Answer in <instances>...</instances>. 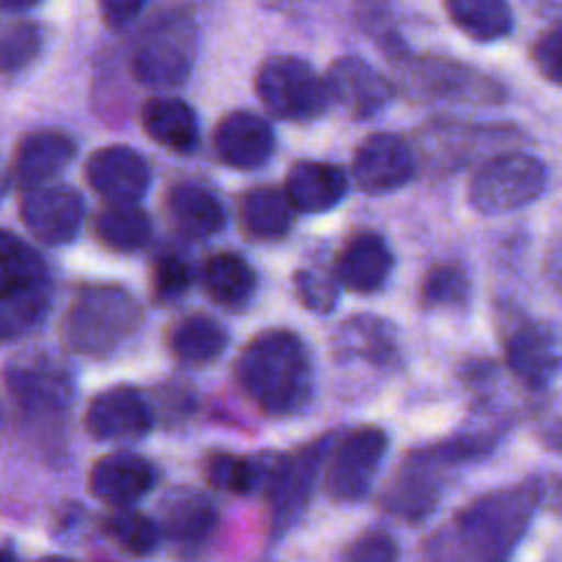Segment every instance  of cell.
I'll return each instance as SVG.
<instances>
[{
  "instance_id": "cell-1",
  "label": "cell",
  "mask_w": 562,
  "mask_h": 562,
  "mask_svg": "<svg viewBox=\"0 0 562 562\" xmlns=\"http://www.w3.org/2000/svg\"><path fill=\"white\" fill-rule=\"evenodd\" d=\"M547 497L541 477L481 494L428 541V558L494 562L508 560L527 536L538 505Z\"/></svg>"
},
{
  "instance_id": "cell-2",
  "label": "cell",
  "mask_w": 562,
  "mask_h": 562,
  "mask_svg": "<svg viewBox=\"0 0 562 562\" xmlns=\"http://www.w3.org/2000/svg\"><path fill=\"white\" fill-rule=\"evenodd\" d=\"M234 379L247 401L267 417H294L313 398L311 349L291 329H263L239 351Z\"/></svg>"
},
{
  "instance_id": "cell-3",
  "label": "cell",
  "mask_w": 562,
  "mask_h": 562,
  "mask_svg": "<svg viewBox=\"0 0 562 562\" xmlns=\"http://www.w3.org/2000/svg\"><path fill=\"white\" fill-rule=\"evenodd\" d=\"M5 395L20 431L38 450L49 453L64 448V431L69 428V409L75 401L66 366L42 351L14 357L5 366Z\"/></svg>"
},
{
  "instance_id": "cell-4",
  "label": "cell",
  "mask_w": 562,
  "mask_h": 562,
  "mask_svg": "<svg viewBox=\"0 0 562 562\" xmlns=\"http://www.w3.org/2000/svg\"><path fill=\"white\" fill-rule=\"evenodd\" d=\"M143 307L124 285L82 283L64 316L66 349L102 360L119 351L140 329Z\"/></svg>"
},
{
  "instance_id": "cell-5",
  "label": "cell",
  "mask_w": 562,
  "mask_h": 562,
  "mask_svg": "<svg viewBox=\"0 0 562 562\" xmlns=\"http://www.w3.org/2000/svg\"><path fill=\"white\" fill-rule=\"evenodd\" d=\"M53 305L47 261L11 231L0 234V338H27L42 327Z\"/></svg>"
},
{
  "instance_id": "cell-6",
  "label": "cell",
  "mask_w": 562,
  "mask_h": 562,
  "mask_svg": "<svg viewBox=\"0 0 562 562\" xmlns=\"http://www.w3.org/2000/svg\"><path fill=\"white\" fill-rule=\"evenodd\" d=\"M398 64L401 88L417 102L448 104H499L508 99V88L497 77L461 60L442 55H409L393 60Z\"/></svg>"
},
{
  "instance_id": "cell-7",
  "label": "cell",
  "mask_w": 562,
  "mask_h": 562,
  "mask_svg": "<svg viewBox=\"0 0 562 562\" xmlns=\"http://www.w3.org/2000/svg\"><path fill=\"white\" fill-rule=\"evenodd\" d=\"M335 442H338L335 434H324V437L313 439L311 445H302L294 453L278 456L267 464L263 488H267L272 543H278V538H283L307 510L318 472L327 464Z\"/></svg>"
},
{
  "instance_id": "cell-8",
  "label": "cell",
  "mask_w": 562,
  "mask_h": 562,
  "mask_svg": "<svg viewBox=\"0 0 562 562\" xmlns=\"http://www.w3.org/2000/svg\"><path fill=\"white\" fill-rule=\"evenodd\" d=\"M549 168L541 157L527 151H499L477 165L470 179L467 201L483 217L530 206L547 192Z\"/></svg>"
},
{
  "instance_id": "cell-9",
  "label": "cell",
  "mask_w": 562,
  "mask_h": 562,
  "mask_svg": "<svg viewBox=\"0 0 562 562\" xmlns=\"http://www.w3.org/2000/svg\"><path fill=\"white\" fill-rule=\"evenodd\" d=\"M198 58V25L184 11H165L137 38L132 75L148 88H179Z\"/></svg>"
},
{
  "instance_id": "cell-10",
  "label": "cell",
  "mask_w": 562,
  "mask_h": 562,
  "mask_svg": "<svg viewBox=\"0 0 562 562\" xmlns=\"http://www.w3.org/2000/svg\"><path fill=\"white\" fill-rule=\"evenodd\" d=\"M456 467L459 461L453 459L445 442L412 450L384 486L379 508L406 525H420V521L431 519L434 510L442 503L445 477Z\"/></svg>"
},
{
  "instance_id": "cell-11",
  "label": "cell",
  "mask_w": 562,
  "mask_h": 562,
  "mask_svg": "<svg viewBox=\"0 0 562 562\" xmlns=\"http://www.w3.org/2000/svg\"><path fill=\"white\" fill-rule=\"evenodd\" d=\"M521 132L503 124H477V121H428L417 135V159L431 176L456 173L464 165L486 162L499 151H508L510 140Z\"/></svg>"
},
{
  "instance_id": "cell-12",
  "label": "cell",
  "mask_w": 562,
  "mask_h": 562,
  "mask_svg": "<svg viewBox=\"0 0 562 562\" xmlns=\"http://www.w3.org/2000/svg\"><path fill=\"white\" fill-rule=\"evenodd\" d=\"M256 97L274 119L307 124L327 113L333 104L327 80L311 64L294 55H272L256 71Z\"/></svg>"
},
{
  "instance_id": "cell-13",
  "label": "cell",
  "mask_w": 562,
  "mask_h": 562,
  "mask_svg": "<svg viewBox=\"0 0 562 562\" xmlns=\"http://www.w3.org/2000/svg\"><path fill=\"white\" fill-rule=\"evenodd\" d=\"M387 450L390 437L379 426H360L338 437L327 459V475H324L329 499L340 505L362 503L371 494Z\"/></svg>"
},
{
  "instance_id": "cell-14",
  "label": "cell",
  "mask_w": 562,
  "mask_h": 562,
  "mask_svg": "<svg viewBox=\"0 0 562 562\" xmlns=\"http://www.w3.org/2000/svg\"><path fill=\"white\" fill-rule=\"evenodd\" d=\"M499 333H503L505 366L525 387L543 390L558 379L562 371V349L552 329L543 327L541 322H532L525 313L505 307L499 316Z\"/></svg>"
},
{
  "instance_id": "cell-15",
  "label": "cell",
  "mask_w": 562,
  "mask_h": 562,
  "mask_svg": "<svg viewBox=\"0 0 562 562\" xmlns=\"http://www.w3.org/2000/svg\"><path fill=\"white\" fill-rule=\"evenodd\" d=\"M417 170H420V159L409 140L393 132H376L357 146L351 179L368 195H387L409 184Z\"/></svg>"
},
{
  "instance_id": "cell-16",
  "label": "cell",
  "mask_w": 562,
  "mask_h": 562,
  "mask_svg": "<svg viewBox=\"0 0 562 562\" xmlns=\"http://www.w3.org/2000/svg\"><path fill=\"white\" fill-rule=\"evenodd\" d=\"M20 220L27 234L47 247L69 245L86 223V201L64 184L27 190L20 201Z\"/></svg>"
},
{
  "instance_id": "cell-17",
  "label": "cell",
  "mask_w": 562,
  "mask_h": 562,
  "mask_svg": "<svg viewBox=\"0 0 562 562\" xmlns=\"http://www.w3.org/2000/svg\"><path fill=\"white\" fill-rule=\"evenodd\" d=\"M88 437L97 442H126L143 439L154 426V409L132 384H115L88 401L82 417Z\"/></svg>"
},
{
  "instance_id": "cell-18",
  "label": "cell",
  "mask_w": 562,
  "mask_h": 562,
  "mask_svg": "<svg viewBox=\"0 0 562 562\" xmlns=\"http://www.w3.org/2000/svg\"><path fill=\"white\" fill-rule=\"evenodd\" d=\"M327 91L335 108L349 119L366 121L382 113L395 97V86L357 55H344L327 69Z\"/></svg>"
},
{
  "instance_id": "cell-19",
  "label": "cell",
  "mask_w": 562,
  "mask_h": 562,
  "mask_svg": "<svg viewBox=\"0 0 562 562\" xmlns=\"http://www.w3.org/2000/svg\"><path fill=\"white\" fill-rule=\"evenodd\" d=\"M157 486V467L137 453H108L93 461L88 492L110 508H132Z\"/></svg>"
},
{
  "instance_id": "cell-20",
  "label": "cell",
  "mask_w": 562,
  "mask_h": 562,
  "mask_svg": "<svg viewBox=\"0 0 562 562\" xmlns=\"http://www.w3.org/2000/svg\"><path fill=\"white\" fill-rule=\"evenodd\" d=\"M77 143L64 130H36L20 137L9 162V187L36 190L75 159Z\"/></svg>"
},
{
  "instance_id": "cell-21",
  "label": "cell",
  "mask_w": 562,
  "mask_h": 562,
  "mask_svg": "<svg viewBox=\"0 0 562 562\" xmlns=\"http://www.w3.org/2000/svg\"><path fill=\"white\" fill-rule=\"evenodd\" d=\"M86 181L102 201L137 203L151 184V173L135 148L104 146L88 157Z\"/></svg>"
},
{
  "instance_id": "cell-22",
  "label": "cell",
  "mask_w": 562,
  "mask_h": 562,
  "mask_svg": "<svg viewBox=\"0 0 562 562\" xmlns=\"http://www.w3.org/2000/svg\"><path fill=\"white\" fill-rule=\"evenodd\" d=\"M214 154L231 170H258L272 159L274 130L263 115L234 110L214 126Z\"/></svg>"
},
{
  "instance_id": "cell-23",
  "label": "cell",
  "mask_w": 562,
  "mask_h": 562,
  "mask_svg": "<svg viewBox=\"0 0 562 562\" xmlns=\"http://www.w3.org/2000/svg\"><path fill=\"white\" fill-rule=\"evenodd\" d=\"M335 360L338 362H368L382 371H395L401 368L404 357H401L398 333L393 324L382 316H351L335 329L333 338Z\"/></svg>"
},
{
  "instance_id": "cell-24",
  "label": "cell",
  "mask_w": 562,
  "mask_h": 562,
  "mask_svg": "<svg viewBox=\"0 0 562 562\" xmlns=\"http://www.w3.org/2000/svg\"><path fill=\"white\" fill-rule=\"evenodd\" d=\"M393 267L395 256L387 239L373 231H360L340 247V252L335 256L333 274L344 289L355 291V294H376L387 285Z\"/></svg>"
},
{
  "instance_id": "cell-25",
  "label": "cell",
  "mask_w": 562,
  "mask_h": 562,
  "mask_svg": "<svg viewBox=\"0 0 562 562\" xmlns=\"http://www.w3.org/2000/svg\"><path fill=\"white\" fill-rule=\"evenodd\" d=\"M217 519L212 499L192 488L168 494L159 508V530L179 552H198L203 543H209Z\"/></svg>"
},
{
  "instance_id": "cell-26",
  "label": "cell",
  "mask_w": 562,
  "mask_h": 562,
  "mask_svg": "<svg viewBox=\"0 0 562 562\" xmlns=\"http://www.w3.org/2000/svg\"><path fill=\"white\" fill-rule=\"evenodd\" d=\"M285 192L296 212L324 214L338 206L349 192V176L344 168L318 159H302L285 176Z\"/></svg>"
},
{
  "instance_id": "cell-27",
  "label": "cell",
  "mask_w": 562,
  "mask_h": 562,
  "mask_svg": "<svg viewBox=\"0 0 562 562\" xmlns=\"http://www.w3.org/2000/svg\"><path fill=\"white\" fill-rule=\"evenodd\" d=\"M143 132L157 146L173 154H195L201 146V126L198 115L184 99L179 97H151L140 110Z\"/></svg>"
},
{
  "instance_id": "cell-28",
  "label": "cell",
  "mask_w": 562,
  "mask_h": 562,
  "mask_svg": "<svg viewBox=\"0 0 562 562\" xmlns=\"http://www.w3.org/2000/svg\"><path fill=\"white\" fill-rule=\"evenodd\" d=\"M165 212L181 236L192 241L212 239L225 228V209L209 187L198 181H181L165 198Z\"/></svg>"
},
{
  "instance_id": "cell-29",
  "label": "cell",
  "mask_w": 562,
  "mask_h": 562,
  "mask_svg": "<svg viewBox=\"0 0 562 562\" xmlns=\"http://www.w3.org/2000/svg\"><path fill=\"white\" fill-rule=\"evenodd\" d=\"M201 289L214 305L225 311H245L258 291V274L245 256L223 250L203 261Z\"/></svg>"
},
{
  "instance_id": "cell-30",
  "label": "cell",
  "mask_w": 562,
  "mask_h": 562,
  "mask_svg": "<svg viewBox=\"0 0 562 562\" xmlns=\"http://www.w3.org/2000/svg\"><path fill=\"white\" fill-rule=\"evenodd\" d=\"M168 351L187 368H206L220 360L228 346V329L206 313H187L168 329Z\"/></svg>"
},
{
  "instance_id": "cell-31",
  "label": "cell",
  "mask_w": 562,
  "mask_h": 562,
  "mask_svg": "<svg viewBox=\"0 0 562 562\" xmlns=\"http://www.w3.org/2000/svg\"><path fill=\"white\" fill-rule=\"evenodd\" d=\"M294 214L296 206L291 203L285 187L283 190L272 184L252 187L239 201L241 231L256 241L285 239L294 228Z\"/></svg>"
},
{
  "instance_id": "cell-32",
  "label": "cell",
  "mask_w": 562,
  "mask_h": 562,
  "mask_svg": "<svg viewBox=\"0 0 562 562\" xmlns=\"http://www.w3.org/2000/svg\"><path fill=\"white\" fill-rule=\"evenodd\" d=\"M91 231L113 252H137L151 241V220L137 203H108L97 212Z\"/></svg>"
},
{
  "instance_id": "cell-33",
  "label": "cell",
  "mask_w": 562,
  "mask_h": 562,
  "mask_svg": "<svg viewBox=\"0 0 562 562\" xmlns=\"http://www.w3.org/2000/svg\"><path fill=\"white\" fill-rule=\"evenodd\" d=\"M445 11L472 42H503L514 33V9L508 0H445Z\"/></svg>"
},
{
  "instance_id": "cell-34",
  "label": "cell",
  "mask_w": 562,
  "mask_h": 562,
  "mask_svg": "<svg viewBox=\"0 0 562 562\" xmlns=\"http://www.w3.org/2000/svg\"><path fill=\"white\" fill-rule=\"evenodd\" d=\"M263 475H267V464L258 459H245V456L228 453V450H212L203 459V477L214 492L234 494V497H245L256 488L263 486Z\"/></svg>"
},
{
  "instance_id": "cell-35",
  "label": "cell",
  "mask_w": 562,
  "mask_h": 562,
  "mask_svg": "<svg viewBox=\"0 0 562 562\" xmlns=\"http://www.w3.org/2000/svg\"><path fill=\"white\" fill-rule=\"evenodd\" d=\"M102 532L115 549L130 558H148L157 552L159 538H162L157 521L135 508H113V514L102 519Z\"/></svg>"
},
{
  "instance_id": "cell-36",
  "label": "cell",
  "mask_w": 562,
  "mask_h": 562,
  "mask_svg": "<svg viewBox=\"0 0 562 562\" xmlns=\"http://www.w3.org/2000/svg\"><path fill=\"white\" fill-rule=\"evenodd\" d=\"M472 280L459 263H437L420 283V305L426 311H461L470 305Z\"/></svg>"
},
{
  "instance_id": "cell-37",
  "label": "cell",
  "mask_w": 562,
  "mask_h": 562,
  "mask_svg": "<svg viewBox=\"0 0 562 562\" xmlns=\"http://www.w3.org/2000/svg\"><path fill=\"white\" fill-rule=\"evenodd\" d=\"M44 44L42 25L31 20H14L3 27V47H0V66L5 77L27 69L38 58Z\"/></svg>"
},
{
  "instance_id": "cell-38",
  "label": "cell",
  "mask_w": 562,
  "mask_h": 562,
  "mask_svg": "<svg viewBox=\"0 0 562 562\" xmlns=\"http://www.w3.org/2000/svg\"><path fill=\"white\" fill-rule=\"evenodd\" d=\"M338 278L318 269H296L294 272V294L305 311L316 313V316H327L338 307Z\"/></svg>"
},
{
  "instance_id": "cell-39",
  "label": "cell",
  "mask_w": 562,
  "mask_h": 562,
  "mask_svg": "<svg viewBox=\"0 0 562 562\" xmlns=\"http://www.w3.org/2000/svg\"><path fill=\"white\" fill-rule=\"evenodd\" d=\"M192 285V269L176 252H162L151 263V294L159 305L181 300Z\"/></svg>"
},
{
  "instance_id": "cell-40",
  "label": "cell",
  "mask_w": 562,
  "mask_h": 562,
  "mask_svg": "<svg viewBox=\"0 0 562 562\" xmlns=\"http://www.w3.org/2000/svg\"><path fill=\"white\" fill-rule=\"evenodd\" d=\"M151 404L154 415L162 417V423H168V426H179L198 409V398L187 382L159 384L157 393L151 395Z\"/></svg>"
},
{
  "instance_id": "cell-41",
  "label": "cell",
  "mask_w": 562,
  "mask_h": 562,
  "mask_svg": "<svg viewBox=\"0 0 562 562\" xmlns=\"http://www.w3.org/2000/svg\"><path fill=\"white\" fill-rule=\"evenodd\" d=\"M538 75L562 88V20L549 25L530 49Z\"/></svg>"
},
{
  "instance_id": "cell-42",
  "label": "cell",
  "mask_w": 562,
  "mask_h": 562,
  "mask_svg": "<svg viewBox=\"0 0 562 562\" xmlns=\"http://www.w3.org/2000/svg\"><path fill=\"white\" fill-rule=\"evenodd\" d=\"M401 558L395 538L384 530H368L340 552V560L349 562H393Z\"/></svg>"
},
{
  "instance_id": "cell-43",
  "label": "cell",
  "mask_w": 562,
  "mask_h": 562,
  "mask_svg": "<svg viewBox=\"0 0 562 562\" xmlns=\"http://www.w3.org/2000/svg\"><path fill=\"white\" fill-rule=\"evenodd\" d=\"M99 14H102L104 25L113 27V31H121L130 22H135V16L140 14L146 0H97Z\"/></svg>"
},
{
  "instance_id": "cell-44",
  "label": "cell",
  "mask_w": 562,
  "mask_h": 562,
  "mask_svg": "<svg viewBox=\"0 0 562 562\" xmlns=\"http://www.w3.org/2000/svg\"><path fill=\"white\" fill-rule=\"evenodd\" d=\"M547 280L562 296V239L554 241L547 252Z\"/></svg>"
},
{
  "instance_id": "cell-45",
  "label": "cell",
  "mask_w": 562,
  "mask_h": 562,
  "mask_svg": "<svg viewBox=\"0 0 562 562\" xmlns=\"http://www.w3.org/2000/svg\"><path fill=\"white\" fill-rule=\"evenodd\" d=\"M525 3L538 14H558V11H562V0H525Z\"/></svg>"
},
{
  "instance_id": "cell-46",
  "label": "cell",
  "mask_w": 562,
  "mask_h": 562,
  "mask_svg": "<svg viewBox=\"0 0 562 562\" xmlns=\"http://www.w3.org/2000/svg\"><path fill=\"white\" fill-rule=\"evenodd\" d=\"M547 499L552 505V510L562 514V481H554L552 486H547Z\"/></svg>"
},
{
  "instance_id": "cell-47",
  "label": "cell",
  "mask_w": 562,
  "mask_h": 562,
  "mask_svg": "<svg viewBox=\"0 0 562 562\" xmlns=\"http://www.w3.org/2000/svg\"><path fill=\"white\" fill-rule=\"evenodd\" d=\"M36 3H42V0H3V9L5 11H27V9H33Z\"/></svg>"
}]
</instances>
